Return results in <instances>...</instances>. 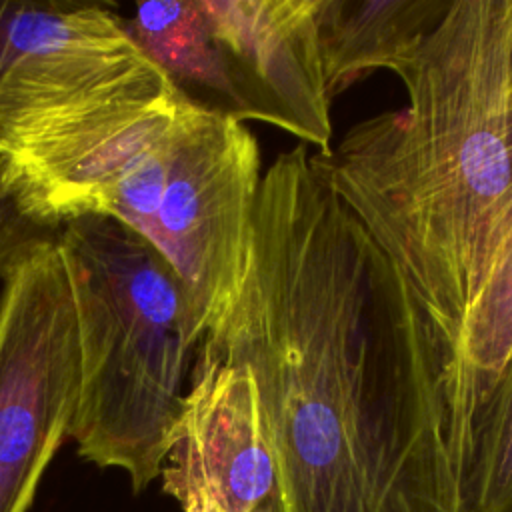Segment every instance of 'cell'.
Wrapping results in <instances>:
<instances>
[{"mask_svg":"<svg viewBox=\"0 0 512 512\" xmlns=\"http://www.w3.org/2000/svg\"><path fill=\"white\" fill-rule=\"evenodd\" d=\"M310 152L262 174L238 300L200 344L254 380L278 512H466L434 334Z\"/></svg>","mask_w":512,"mask_h":512,"instance_id":"1","label":"cell"},{"mask_svg":"<svg viewBox=\"0 0 512 512\" xmlns=\"http://www.w3.org/2000/svg\"><path fill=\"white\" fill-rule=\"evenodd\" d=\"M398 78L406 108L310 160L404 278L448 364L512 236V0H452Z\"/></svg>","mask_w":512,"mask_h":512,"instance_id":"2","label":"cell"},{"mask_svg":"<svg viewBox=\"0 0 512 512\" xmlns=\"http://www.w3.org/2000/svg\"><path fill=\"white\" fill-rule=\"evenodd\" d=\"M80 354L70 438L78 454L128 474L134 492L160 476L184 400L186 304L166 260L102 214L58 226Z\"/></svg>","mask_w":512,"mask_h":512,"instance_id":"3","label":"cell"},{"mask_svg":"<svg viewBox=\"0 0 512 512\" xmlns=\"http://www.w3.org/2000/svg\"><path fill=\"white\" fill-rule=\"evenodd\" d=\"M260 180L252 130L188 98L100 202L98 214L136 232L170 266L194 348L224 326L238 300Z\"/></svg>","mask_w":512,"mask_h":512,"instance_id":"4","label":"cell"},{"mask_svg":"<svg viewBox=\"0 0 512 512\" xmlns=\"http://www.w3.org/2000/svg\"><path fill=\"white\" fill-rule=\"evenodd\" d=\"M166 72L104 4L0 0V158L156 94Z\"/></svg>","mask_w":512,"mask_h":512,"instance_id":"5","label":"cell"},{"mask_svg":"<svg viewBox=\"0 0 512 512\" xmlns=\"http://www.w3.org/2000/svg\"><path fill=\"white\" fill-rule=\"evenodd\" d=\"M56 236L2 278L0 512L30 508L42 474L70 438L76 412V310Z\"/></svg>","mask_w":512,"mask_h":512,"instance_id":"6","label":"cell"},{"mask_svg":"<svg viewBox=\"0 0 512 512\" xmlns=\"http://www.w3.org/2000/svg\"><path fill=\"white\" fill-rule=\"evenodd\" d=\"M162 492L182 512H278L280 480L250 372L206 344L162 462Z\"/></svg>","mask_w":512,"mask_h":512,"instance_id":"7","label":"cell"},{"mask_svg":"<svg viewBox=\"0 0 512 512\" xmlns=\"http://www.w3.org/2000/svg\"><path fill=\"white\" fill-rule=\"evenodd\" d=\"M226 78L222 110L284 130L316 152L332 148L322 0H200Z\"/></svg>","mask_w":512,"mask_h":512,"instance_id":"8","label":"cell"},{"mask_svg":"<svg viewBox=\"0 0 512 512\" xmlns=\"http://www.w3.org/2000/svg\"><path fill=\"white\" fill-rule=\"evenodd\" d=\"M452 0H322L320 48L330 100L376 70L400 76Z\"/></svg>","mask_w":512,"mask_h":512,"instance_id":"9","label":"cell"},{"mask_svg":"<svg viewBox=\"0 0 512 512\" xmlns=\"http://www.w3.org/2000/svg\"><path fill=\"white\" fill-rule=\"evenodd\" d=\"M512 356V236L460 328L454 352L438 378L444 438L454 460L474 416ZM456 472V470H454Z\"/></svg>","mask_w":512,"mask_h":512,"instance_id":"10","label":"cell"},{"mask_svg":"<svg viewBox=\"0 0 512 512\" xmlns=\"http://www.w3.org/2000/svg\"><path fill=\"white\" fill-rule=\"evenodd\" d=\"M124 26L182 92L186 86L212 92L222 110L226 78L200 0L140 2Z\"/></svg>","mask_w":512,"mask_h":512,"instance_id":"11","label":"cell"},{"mask_svg":"<svg viewBox=\"0 0 512 512\" xmlns=\"http://www.w3.org/2000/svg\"><path fill=\"white\" fill-rule=\"evenodd\" d=\"M468 512H512V356L454 460Z\"/></svg>","mask_w":512,"mask_h":512,"instance_id":"12","label":"cell"},{"mask_svg":"<svg viewBox=\"0 0 512 512\" xmlns=\"http://www.w3.org/2000/svg\"><path fill=\"white\" fill-rule=\"evenodd\" d=\"M56 234V226L34 218L22 206L16 186L0 160V278L34 246Z\"/></svg>","mask_w":512,"mask_h":512,"instance_id":"13","label":"cell"},{"mask_svg":"<svg viewBox=\"0 0 512 512\" xmlns=\"http://www.w3.org/2000/svg\"><path fill=\"white\" fill-rule=\"evenodd\" d=\"M508 152H510V166H512V98H510V116H508Z\"/></svg>","mask_w":512,"mask_h":512,"instance_id":"14","label":"cell"}]
</instances>
